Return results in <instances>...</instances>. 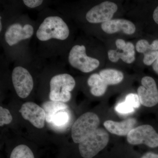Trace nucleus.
<instances>
[{
    "mask_svg": "<svg viewBox=\"0 0 158 158\" xmlns=\"http://www.w3.org/2000/svg\"><path fill=\"white\" fill-rule=\"evenodd\" d=\"M33 40L34 56L43 61L63 59L73 43L70 19L48 7L40 11Z\"/></svg>",
    "mask_w": 158,
    "mask_h": 158,
    "instance_id": "obj_1",
    "label": "nucleus"
},
{
    "mask_svg": "<svg viewBox=\"0 0 158 158\" xmlns=\"http://www.w3.org/2000/svg\"><path fill=\"white\" fill-rule=\"evenodd\" d=\"M36 28V21L23 12L7 23L0 37L1 46L8 61L14 63L34 58L31 44Z\"/></svg>",
    "mask_w": 158,
    "mask_h": 158,
    "instance_id": "obj_2",
    "label": "nucleus"
},
{
    "mask_svg": "<svg viewBox=\"0 0 158 158\" xmlns=\"http://www.w3.org/2000/svg\"><path fill=\"white\" fill-rule=\"evenodd\" d=\"M45 64V61L35 56L31 60L14 62L11 80L19 97L25 99L30 96L34 88V72L43 68Z\"/></svg>",
    "mask_w": 158,
    "mask_h": 158,
    "instance_id": "obj_3",
    "label": "nucleus"
},
{
    "mask_svg": "<svg viewBox=\"0 0 158 158\" xmlns=\"http://www.w3.org/2000/svg\"><path fill=\"white\" fill-rule=\"evenodd\" d=\"M54 74L50 79L49 98L50 101L65 103L72 98L71 92L76 85L75 79L65 71L64 62L52 63Z\"/></svg>",
    "mask_w": 158,
    "mask_h": 158,
    "instance_id": "obj_4",
    "label": "nucleus"
},
{
    "mask_svg": "<svg viewBox=\"0 0 158 158\" xmlns=\"http://www.w3.org/2000/svg\"><path fill=\"white\" fill-rule=\"evenodd\" d=\"M62 60L69 67L84 73L92 72L100 63L98 59L88 55L85 44L76 43L73 44Z\"/></svg>",
    "mask_w": 158,
    "mask_h": 158,
    "instance_id": "obj_5",
    "label": "nucleus"
},
{
    "mask_svg": "<svg viewBox=\"0 0 158 158\" xmlns=\"http://www.w3.org/2000/svg\"><path fill=\"white\" fill-rule=\"evenodd\" d=\"M110 137L103 128H98L79 144V151L83 158H93L107 146Z\"/></svg>",
    "mask_w": 158,
    "mask_h": 158,
    "instance_id": "obj_6",
    "label": "nucleus"
},
{
    "mask_svg": "<svg viewBox=\"0 0 158 158\" xmlns=\"http://www.w3.org/2000/svg\"><path fill=\"white\" fill-rule=\"evenodd\" d=\"M99 118L95 113L87 112L80 116L73 125L72 138L74 143L79 144L94 132L100 124Z\"/></svg>",
    "mask_w": 158,
    "mask_h": 158,
    "instance_id": "obj_7",
    "label": "nucleus"
},
{
    "mask_svg": "<svg viewBox=\"0 0 158 158\" xmlns=\"http://www.w3.org/2000/svg\"><path fill=\"white\" fill-rule=\"evenodd\" d=\"M132 145L144 144L151 148L158 147V134L149 125H142L133 128L127 136Z\"/></svg>",
    "mask_w": 158,
    "mask_h": 158,
    "instance_id": "obj_8",
    "label": "nucleus"
},
{
    "mask_svg": "<svg viewBox=\"0 0 158 158\" xmlns=\"http://www.w3.org/2000/svg\"><path fill=\"white\" fill-rule=\"evenodd\" d=\"M117 9L118 7L115 3L110 2H103L94 6L87 11L85 19L90 23H102L111 20Z\"/></svg>",
    "mask_w": 158,
    "mask_h": 158,
    "instance_id": "obj_9",
    "label": "nucleus"
},
{
    "mask_svg": "<svg viewBox=\"0 0 158 158\" xmlns=\"http://www.w3.org/2000/svg\"><path fill=\"white\" fill-rule=\"evenodd\" d=\"M141 86L138 89V96L141 105L151 107L158 103V90L155 80L151 77H144Z\"/></svg>",
    "mask_w": 158,
    "mask_h": 158,
    "instance_id": "obj_10",
    "label": "nucleus"
},
{
    "mask_svg": "<svg viewBox=\"0 0 158 158\" xmlns=\"http://www.w3.org/2000/svg\"><path fill=\"white\" fill-rule=\"evenodd\" d=\"M19 112L24 119L30 122L35 127L42 129L44 127L45 112L39 105L34 102H26L23 104Z\"/></svg>",
    "mask_w": 158,
    "mask_h": 158,
    "instance_id": "obj_11",
    "label": "nucleus"
},
{
    "mask_svg": "<svg viewBox=\"0 0 158 158\" xmlns=\"http://www.w3.org/2000/svg\"><path fill=\"white\" fill-rule=\"evenodd\" d=\"M101 28L107 34H114L122 31L129 35L134 34L136 30L135 26L133 23L124 19L110 20L102 23Z\"/></svg>",
    "mask_w": 158,
    "mask_h": 158,
    "instance_id": "obj_12",
    "label": "nucleus"
},
{
    "mask_svg": "<svg viewBox=\"0 0 158 158\" xmlns=\"http://www.w3.org/2000/svg\"><path fill=\"white\" fill-rule=\"evenodd\" d=\"M137 121L135 118H128L118 122L109 120L104 123V126L110 133L118 136H127L134 128Z\"/></svg>",
    "mask_w": 158,
    "mask_h": 158,
    "instance_id": "obj_13",
    "label": "nucleus"
},
{
    "mask_svg": "<svg viewBox=\"0 0 158 158\" xmlns=\"http://www.w3.org/2000/svg\"><path fill=\"white\" fill-rule=\"evenodd\" d=\"M122 51V52H120L113 50H109L108 52L109 59L111 62H116L120 59L128 64L132 63L135 61V47L132 43L127 42L126 48Z\"/></svg>",
    "mask_w": 158,
    "mask_h": 158,
    "instance_id": "obj_14",
    "label": "nucleus"
},
{
    "mask_svg": "<svg viewBox=\"0 0 158 158\" xmlns=\"http://www.w3.org/2000/svg\"><path fill=\"white\" fill-rule=\"evenodd\" d=\"M87 83L90 88V92L94 96L103 95L107 88L108 85L102 79L99 74H92L89 77Z\"/></svg>",
    "mask_w": 158,
    "mask_h": 158,
    "instance_id": "obj_15",
    "label": "nucleus"
},
{
    "mask_svg": "<svg viewBox=\"0 0 158 158\" xmlns=\"http://www.w3.org/2000/svg\"><path fill=\"white\" fill-rule=\"evenodd\" d=\"M42 108L45 112L46 120L49 123H52L54 116L58 112L66 110L68 106L62 102L49 101L43 104Z\"/></svg>",
    "mask_w": 158,
    "mask_h": 158,
    "instance_id": "obj_16",
    "label": "nucleus"
},
{
    "mask_svg": "<svg viewBox=\"0 0 158 158\" xmlns=\"http://www.w3.org/2000/svg\"><path fill=\"white\" fill-rule=\"evenodd\" d=\"M99 74L107 85L119 84L124 77L123 73L120 71L110 69H103L100 71Z\"/></svg>",
    "mask_w": 158,
    "mask_h": 158,
    "instance_id": "obj_17",
    "label": "nucleus"
},
{
    "mask_svg": "<svg viewBox=\"0 0 158 158\" xmlns=\"http://www.w3.org/2000/svg\"><path fill=\"white\" fill-rule=\"evenodd\" d=\"M9 158H35L31 148L24 144H20L11 151Z\"/></svg>",
    "mask_w": 158,
    "mask_h": 158,
    "instance_id": "obj_18",
    "label": "nucleus"
},
{
    "mask_svg": "<svg viewBox=\"0 0 158 158\" xmlns=\"http://www.w3.org/2000/svg\"><path fill=\"white\" fill-rule=\"evenodd\" d=\"M24 8L40 11L48 7V2L43 0H23L21 1Z\"/></svg>",
    "mask_w": 158,
    "mask_h": 158,
    "instance_id": "obj_19",
    "label": "nucleus"
},
{
    "mask_svg": "<svg viewBox=\"0 0 158 158\" xmlns=\"http://www.w3.org/2000/svg\"><path fill=\"white\" fill-rule=\"evenodd\" d=\"M136 48L138 52L144 54L150 51H158V40H154L152 43L150 44L147 40H141L137 42Z\"/></svg>",
    "mask_w": 158,
    "mask_h": 158,
    "instance_id": "obj_20",
    "label": "nucleus"
},
{
    "mask_svg": "<svg viewBox=\"0 0 158 158\" xmlns=\"http://www.w3.org/2000/svg\"><path fill=\"white\" fill-rule=\"evenodd\" d=\"M69 120V115L68 113L64 110L58 112L54 116L52 123L56 126H62L66 124Z\"/></svg>",
    "mask_w": 158,
    "mask_h": 158,
    "instance_id": "obj_21",
    "label": "nucleus"
},
{
    "mask_svg": "<svg viewBox=\"0 0 158 158\" xmlns=\"http://www.w3.org/2000/svg\"><path fill=\"white\" fill-rule=\"evenodd\" d=\"M12 120V116L10 111L6 108L0 107V126L9 124Z\"/></svg>",
    "mask_w": 158,
    "mask_h": 158,
    "instance_id": "obj_22",
    "label": "nucleus"
},
{
    "mask_svg": "<svg viewBox=\"0 0 158 158\" xmlns=\"http://www.w3.org/2000/svg\"><path fill=\"white\" fill-rule=\"evenodd\" d=\"M125 102L134 109L139 108L141 104L138 94H135L131 93L128 94L126 97Z\"/></svg>",
    "mask_w": 158,
    "mask_h": 158,
    "instance_id": "obj_23",
    "label": "nucleus"
},
{
    "mask_svg": "<svg viewBox=\"0 0 158 158\" xmlns=\"http://www.w3.org/2000/svg\"><path fill=\"white\" fill-rule=\"evenodd\" d=\"M143 62L145 65H151L155 62L158 57V51H152L144 54Z\"/></svg>",
    "mask_w": 158,
    "mask_h": 158,
    "instance_id": "obj_24",
    "label": "nucleus"
},
{
    "mask_svg": "<svg viewBox=\"0 0 158 158\" xmlns=\"http://www.w3.org/2000/svg\"><path fill=\"white\" fill-rule=\"evenodd\" d=\"M115 110L117 113L121 114H128L134 112L135 109L124 102L118 104L115 107Z\"/></svg>",
    "mask_w": 158,
    "mask_h": 158,
    "instance_id": "obj_25",
    "label": "nucleus"
},
{
    "mask_svg": "<svg viewBox=\"0 0 158 158\" xmlns=\"http://www.w3.org/2000/svg\"><path fill=\"white\" fill-rule=\"evenodd\" d=\"M140 158H158V154L152 152H148Z\"/></svg>",
    "mask_w": 158,
    "mask_h": 158,
    "instance_id": "obj_26",
    "label": "nucleus"
},
{
    "mask_svg": "<svg viewBox=\"0 0 158 158\" xmlns=\"http://www.w3.org/2000/svg\"><path fill=\"white\" fill-rule=\"evenodd\" d=\"M153 18L154 20L158 24V6L155 9L153 14Z\"/></svg>",
    "mask_w": 158,
    "mask_h": 158,
    "instance_id": "obj_27",
    "label": "nucleus"
},
{
    "mask_svg": "<svg viewBox=\"0 0 158 158\" xmlns=\"http://www.w3.org/2000/svg\"><path fill=\"white\" fill-rule=\"evenodd\" d=\"M153 69L158 74V57L156 60L155 62H154L152 65Z\"/></svg>",
    "mask_w": 158,
    "mask_h": 158,
    "instance_id": "obj_28",
    "label": "nucleus"
}]
</instances>
